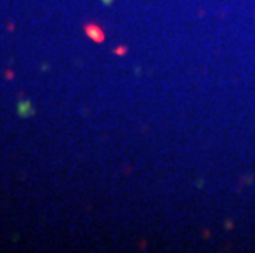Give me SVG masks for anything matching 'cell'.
I'll use <instances>...</instances> for the list:
<instances>
[{
  "instance_id": "cell-1",
  "label": "cell",
  "mask_w": 255,
  "mask_h": 253,
  "mask_svg": "<svg viewBox=\"0 0 255 253\" xmlns=\"http://www.w3.org/2000/svg\"><path fill=\"white\" fill-rule=\"evenodd\" d=\"M88 33H91L92 36H91V38H94V40H102V33H101V31H99V28H96V30H92L91 28V26H89V28H88Z\"/></svg>"
}]
</instances>
